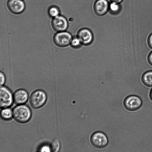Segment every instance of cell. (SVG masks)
Listing matches in <instances>:
<instances>
[{
	"mask_svg": "<svg viewBox=\"0 0 152 152\" xmlns=\"http://www.w3.org/2000/svg\"><path fill=\"white\" fill-rule=\"evenodd\" d=\"M13 117L17 122L24 124L28 122L32 115L30 107L24 104L18 105L12 110Z\"/></svg>",
	"mask_w": 152,
	"mask_h": 152,
	"instance_id": "6da1fadb",
	"label": "cell"
},
{
	"mask_svg": "<svg viewBox=\"0 0 152 152\" xmlns=\"http://www.w3.org/2000/svg\"><path fill=\"white\" fill-rule=\"evenodd\" d=\"M46 93L42 90L34 91L29 97V103L31 107L35 109L39 108L45 103L47 100Z\"/></svg>",
	"mask_w": 152,
	"mask_h": 152,
	"instance_id": "7a4b0ae2",
	"label": "cell"
},
{
	"mask_svg": "<svg viewBox=\"0 0 152 152\" xmlns=\"http://www.w3.org/2000/svg\"><path fill=\"white\" fill-rule=\"evenodd\" d=\"M90 141L92 145L97 148L106 147L108 143L106 135L103 132L98 131L93 133L91 136Z\"/></svg>",
	"mask_w": 152,
	"mask_h": 152,
	"instance_id": "3957f363",
	"label": "cell"
},
{
	"mask_svg": "<svg viewBox=\"0 0 152 152\" xmlns=\"http://www.w3.org/2000/svg\"><path fill=\"white\" fill-rule=\"evenodd\" d=\"M0 95L1 108L10 107L12 105L14 102L13 94L8 87L4 86H1Z\"/></svg>",
	"mask_w": 152,
	"mask_h": 152,
	"instance_id": "277c9868",
	"label": "cell"
},
{
	"mask_svg": "<svg viewBox=\"0 0 152 152\" xmlns=\"http://www.w3.org/2000/svg\"><path fill=\"white\" fill-rule=\"evenodd\" d=\"M72 35L68 32L63 31L58 32L53 37V41L56 45L60 47L67 46L71 42Z\"/></svg>",
	"mask_w": 152,
	"mask_h": 152,
	"instance_id": "5b68a950",
	"label": "cell"
},
{
	"mask_svg": "<svg viewBox=\"0 0 152 152\" xmlns=\"http://www.w3.org/2000/svg\"><path fill=\"white\" fill-rule=\"evenodd\" d=\"M142 104V101L140 97L134 95L128 96L124 102V107L130 111H134L138 110Z\"/></svg>",
	"mask_w": 152,
	"mask_h": 152,
	"instance_id": "8992f818",
	"label": "cell"
},
{
	"mask_svg": "<svg viewBox=\"0 0 152 152\" xmlns=\"http://www.w3.org/2000/svg\"><path fill=\"white\" fill-rule=\"evenodd\" d=\"M52 26L54 30L56 32L65 31L68 28V22L65 17L58 15L53 19Z\"/></svg>",
	"mask_w": 152,
	"mask_h": 152,
	"instance_id": "52a82bcc",
	"label": "cell"
},
{
	"mask_svg": "<svg viewBox=\"0 0 152 152\" xmlns=\"http://www.w3.org/2000/svg\"><path fill=\"white\" fill-rule=\"evenodd\" d=\"M109 3L107 0H96L94 7L95 13L98 16L104 15L109 10Z\"/></svg>",
	"mask_w": 152,
	"mask_h": 152,
	"instance_id": "ba28073f",
	"label": "cell"
},
{
	"mask_svg": "<svg viewBox=\"0 0 152 152\" xmlns=\"http://www.w3.org/2000/svg\"><path fill=\"white\" fill-rule=\"evenodd\" d=\"M28 96L26 90L19 89L15 91L13 94V101L17 105L24 104L27 101Z\"/></svg>",
	"mask_w": 152,
	"mask_h": 152,
	"instance_id": "9c48e42d",
	"label": "cell"
},
{
	"mask_svg": "<svg viewBox=\"0 0 152 152\" xmlns=\"http://www.w3.org/2000/svg\"><path fill=\"white\" fill-rule=\"evenodd\" d=\"M7 6L10 10L15 14L21 13L25 8L24 3L22 0H9Z\"/></svg>",
	"mask_w": 152,
	"mask_h": 152,
	"instance_id": "30bf717a",
	"label": "cell"
},
{
	"mask_svg": "<svg viewBox=\"0 0 152 152\" xmlns=\"http://www.w3.org/2000/svg\"><path fill=\"white\" fill-rule=\"evenodd\" d=\"M81 44L88 45L90 44L93 39V35L91 31L87 28H83L78 32L77 37Z\"/></svg>",
	"mask_w": 152,
	"mask_h": 152,
	"instance_id": "8fae6325",
	"label": "cell"
},
{
	"mask_svg": "<svg viewBox=\"0 0 152 152\" xmlns=\"http://www.w3.org/2000/svg\"><path fill=\"white\" fill-rule=\"evenodd\" d=\"M1 118L5 121H9L13 117L12 110L8 107L2 108L1 111Z\"/></svg>",
	"mask_w": 152,
	"mask_h": 152,
	"instance_id": "7c38bea8",
	"label": "cell"
},
{
	"mask_svg": "<svg viewBox=\"0 0 152 152\" xmlns=\"http://www.w3.org/2000/svg\"><path fill=\"white\" fill-rule=\"evenodd\" d=\"M142 80L143 83L149 87H152V70L145 72L142 75Z\"/></svg>",
	"mask_w": 152,
	"mask_h": 152,
	"instance_id": "4fadbf2b",
	"label": "cell"
},
{
	"mask_svg": "<svg viewBox=\"0 0 152 152\" xmlns=\"http://www.w3.org/2000/svg\"><path fill=\"white\" fill-rule=\"evenodd\" d=\"M120 10V4L114 2H111L109 3V10L112 13H117Z\"/></svg>",
	"mask_w": 152,
	"mask_h": 152,
	"instance_id": "5bb4252c",
	"label": "cell"
},
{
	"mask_svg": "<svg viewBox=\"0 0 152 152\" xmlns=\"http://www.w3.org/2000/svg\"><path fill=\"white\" fill-rule=\"evenodd\" d=\"M51 151L57 152L60 150L61 145L60 142L57 139H55L52 142L50 146Z\"/></svg>",
	"mask_w": 152,
	"mask_h": 152,
	"instance_id": "9a60e30c",
	"label": "cell"
},
{
	"mask_svg": "<svg viewBox=\"0 0 152 152\" xmlns=\"http://www.w3.org/2000/svg\"><path fill=\"white\" fill-rule=\"evenodd\" d=\"M48 13L50 16L54 18L58 15L59 13V10L57 7L52 6L50 7L49 9Z\"/></svg>",
	"mask_w": 152,
	"mask_h": 152,
	"instance_id": "2e32d148",
	"label": "cell"
},
{
	"mask_svg": "<svg viewBox=\"0 0 152 152\" xmlns=\"http://www.w3.org/2000/svg\"><path fill=\"white\" fill-rule=\"evenodd\" d=\"M71 44L72 47L76 48L80 47L81 43L79 39L77 37L72 38Z\"/></svg>",
	"mask_w": 152,
	"mask_h": 152,
	"instance_id": "e0dca14e",
	"label": "cell"
},
{
	"mask_svg": "<svg viewBox=\"0 0 152 152\" xmlns=\"http://www.w3.org/2000/svg\"><path fill=\"white\" fill-rule=\"evenodd\" d=\"M39 151L41 152H50L51 151L50 146L47 145H42L39 149Z\"/></svg>",
	"mask_w": 152,
	"mask_h": 152,
	"instance_id": "ac0fdd59",
	"label": "cell"
},
{
	"mask_svg": "<svg viewBox=\"0 0 152 152\" xmlns=\"http://www.w3.org/2000/svg\"><path fill=\"white\" fill-rule=\"evenodd\" d=\"M0 85L1 86H3L5 82L6 77L4 73L1 72L0 73Z\"/></svg>",
	"mask_w": 152,
	"mask_h": 152,
	"instance_id": "d6986e66",
	"label": "cell"
},
{
	"mask_svg": "<svg viewBox=\"0 0 152 152\" xmlns=\"http://www.w3.org/2000/svg\"><path fill=\"white\" fill-rule=\"evenodd\" d=\"M148 43L149 47L152 49V33L148 37Z\"/></svg>",
	"mask_w": 152,
	"mask_h": 152,
	"instance_id": "ffe728a7",
	"label": "cell"
},
{
	"mask_svg": "<svg viewBox=\"0 0 152 152\" xmlns=\"http://www.w3.org/2000/svg\"><path fill=\"white\" fill-rule=\"evenodd\" d=\"M148 61L149 63L152 66V51L150 53L148 56Z\"/></svg>",
	"mask_w": 152,
	"mask_h": 152,
	"instance_id": "44dd1931",
	"label": "cell"
},
{
	"mask_svg": "<svg viewBox=\"0 0 152 152\" xmlns=\"http://www.w3.org/2000/svg\"><path fill=\"white\" fill-rule=\"evenodd\" d=\"M111 2H114L120 4L123 0H110Z\"/></svg>",
	"mask_w": 152,
	"mask_h": 152,
	"instance_id": "7402d4cb",
	"label": "cell"
},
{
	"mask_svg": "<svg viewBox=\"0 0 152 152\" xmlns=\"http://www.w3.org/2000/svg\"><path fill=\"white\" fill-rule=\"evenodd\" d=\"M150 98L152 100V89H151V92L150 93Z\"/></svg>",
	"mask_w": 152,
	"mask_h": 152,
	"instance_id": "603a6c76",
	"label": "cell"
}]
</instances>
